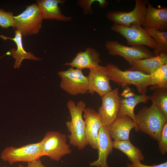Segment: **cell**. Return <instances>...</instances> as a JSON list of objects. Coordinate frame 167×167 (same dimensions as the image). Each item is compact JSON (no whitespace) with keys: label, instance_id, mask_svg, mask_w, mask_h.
<instances>
[{"label":"cell","instance_id":"obj_1","mask_svg":"<svg viewBox=\"0 0 167 167\" xmlns=\"http://www.w3.org/2000/svg\"><path fill=\"white\" fill-rule=\"evenodd\" d=\"M134 121L135 131L144 133L158 141L167 119L158 107L152 104L149 107L145 106L141 109L135 114Z\"/></svg>","mask_w":167,"mask_h":167},{"label":"cell","instance_id":"obj_2","mask_svg":"<svg viewBox=\"0 0 167 167\" xmlns=\"http://www.w3.org/2000/svg\"><path fill=\"white\" fill-rule=\"evenodd\" d=\"M66 106L71 115V121L66 122L67 128L70 134L68 137L70 143L73 146L82 150L88 144L85 133V124L82 114L86 108V104L80 101L76 104L72 100H69Z\"/></svg>","mask_w":167,"mask_h":167},{"label":"cell","instance_id":"obj_3","mask_svg":"<svg viewBox=\"0 0 167 167\" xmlns=\"http://www.w3.org/2000/svg\"><path fill=\"white\" fill-rule=\"evenodd\" d=\"M105 66L109 80L123 88L133 85L142 94H146L147 87L151 85L150 75L144 72L129 70L122 71L117 66L110 63Z\"/></svg>","mask_w":167,"mask_h":167},{"label":"cell","instance_id":"obj_4","mask_svg":"<svg viewBox=\"0 0 167 167\" xmlns=\"http://www.w3.org/2000/svg\"><path fill=\"white\" fill-rule=\"evenodd\" d=\"M40 143L42 156H47L55 161H60L72 152L67 143L66 135L58 131H47Z\"/></svg>","mask_w":167,"mask_h":167},{"label":"cell","instance_id":"obj_5","mask_svg":"<svg viewBox=\"0 0 167 167\" xmlns=\"http://www.w3.org/2000/svg\"><path fill=\"white\" fill-rule=\"evenodd\" d=\"M19 15L14 16V28L26 36L37 34L41 29L42 19L37 4L27 6Z\"/></svg>","mask_w":167,"mask_h":167},{"label":"cell","instance_id":"obj_6","mask_svg":"<svg viewBox=\"0 0 167 167\" xmlns=\"http://www.w3.org/2000/svg\"><path fill=\"white\" fill-rule=\"evenodd\" d=\"M40 142L30 143L21 147L13 146L5 148L1 152L0 158L12 165L18 162H32L42 157Z\"/></svg>","mask_w":167,"mask_h":167},{"label":"cell","instance_id":"obj_7","mask_svg":"<svg viewBox=\"0 0 167 167\" xmlns=\"http://www.w3.org/2000/svg\"><path fill=\"white\" fill-rule=\"evenodd\" d=\"M111 29L124 37L128 45L146 46L153 50L156 47L157 44L156 41L140 24H133L129 27H126L114 24Z\"/></svg>","mask_w":167,"mask_h":167},{"label":"cell","instance_id":"obj_8","mask_svg":"<svg viewBox=\"0 0 167 167\" xmlns=\"http://www.w3.org/2000/svg\"><path fill=\"white\" fill-rule=\"evenodd\" d=\"M58 74L61 79V88L69 94L76 96L88 93V77L84 75L82 70L71 67L59 72Z\"/></svg>","mask_w":167,"mask_h":167},{"label":"cell","instance_id":"obj_9","mask_svg":"<svg viewBox=\"0 0 167 167\" xmlns=\"http://www.w3.org/2000/svg\"><path fill=\"white\" fill-rule=\"evenodd\" d=\"M148 0H135L134 9L129 12L119 10L111 11L106 14L108 19L114 24L129 27L133 24L142 25Z\"/></svg>","mask_w":167,"mask_h":167},{"label":"cell","instance_id":"obj_10","mask_svg":"<svg viewBox=\"0 0 167 167\" xmlns=\"http://www.w3.org/2000/svg\"><path fill=\"white\" fill-rule=\"evenodd\" d=\"M105 46L109 54L121 57L128 63L154 56L152 52L143 45L127 46L117 41H106Z\"/></svg>","mask_w":167,"mask_h":167},{"label":"cell","instance_id":"obj_11","mask_svg":"<svg viewBox=\"0 0 167 167\" xmlns=\"http://www.w3.org/2000/svg\"><path fill=\"white\" fill-rule=\"evenodd\" d=\"M119 90L116 88L101 97L102 103L98 113L103 125L108 127L117 118L121 103Z\"/></svg>","mask_w":167,"mask_h":167},{"label":"cell","instance_id":"obj_12","mask_svg":"<svg viewBox=\"0 0 167 167\" xmlns=\"http://www.w3.org/2000/svg\"><path fill=\"white\" fill-rule=\"evenodd\" d=\"M87 76L88 84V93H97L101 97L112 89L105 66L99 65L91 69Z\"/></svg>","mask_w":167,"mask_h":167},{"label":"cell","instance_id":"obj_13","mask_svg":"<svg viewBox=\"0 0 167 167\" xmlns=\"http://www.w3.org/2000/svg\"><path fill=\"white\" fill-rule=\"evenodd\" d=\"M83 112L87 141L93 149H97L99 131L104 125L99 113L93 109L86 108Z\"/></svg>","mask_w":167,"mask_h":167},{"label":"cell","instance_id":"obj_14","mask_svg":"<svg viewBox=\"0 0 167 167\" xmlns=\"http://www.w3.org/2000/svg\"><path fill=\"white\" fill-rule=\"evenodd\" d=\"M121 103L117 118L127 115L134 121L135 107L140 103H145L150 100L149 96L146 94L137 95L135 94L128 86L120 94Z\"/></svg>","mask_w":167,"mask_h":167},{"label":"cell","instance_id":"obj_15","mask_svg":"<svg viewBox=\"0 0 167 167\" xmlns=\"http://www.w3.org/2000/svg\"><path fill=\"white\" fill-rule=\"evenodd\" d=\"M108 127L103 125L100 128L98 137V159L89 163L90 166L109 167L107 159L113 148Z\"/></svg>","mask_w":167,"mask_h":167},{"label":"cell","instance_id":"obj_16","mask_svg":"<svg viewBox=\"0 0 167 167\" xmlns=\"http://www.w3.org/2000/svg\"><path fill=\"white\" fill-rule=\"evenodd\" d=\"M142 26L144 28H152L160 31H167V7L155 8L148 1Z\"/></svg>","mask_w":167,"mask_h":167},{"label":"cell","instance_id":"obj_17","mask_svg":"<svg viewBox=\"0 0 167 167\" xmlns=\"http://www.w3.org/2000/svg\"><path fill=\"white\" fill-rule=\"evenodd\" d=\"M63 0H36L42 19H54L62 22H69L72 19L70 16H66L62 13L58 4H64Z\"/></svg>","mask_w":167,"mask_h":167},{"label":"cell","instance_id":"obj_18","mask_svg":"<svg viewBox=\"0 0 167 167\" xmlns=\"http://www.w3.org/2000/svg\"><path fill=\"white\" fill-rule=\"evenodd\" d=\"M100 56V54L95 49L88 47L85 51L77 53L71 62H66L63 65L81 70L86 68L90 70L101 62Z\"/></svg>","mask_w":167,"mask_h":167},{"label":"cell","instance_id":"obj_19","mask_svg":"<svg viewBox=\"0 0 167 167\" xmlns=\"http://www.w3.org/2000/svg\"><path fill=\"white\" fill-rule=\"evenodd\" d=\"M135 126L134 120L126 115L117 118L109 126L108 129L111 138L114 140L130 141V132Z\"/></svg>","mask_w":167,"mask_h":167},{"label":"cell","instance_id":"obj_20","mask_svg":"<svg viewBox=\"0 0 167 167\" xmlns=\"http://www.w3.org/2000/svg\"><path fill=\"white\" fill-rule=\"evenodd\" d=\"M129 63L131 66L129 70L141 71L150 75L158 68L167 64V54L163 52L157 56L134 60Z\"/></svg>","mask_w":167,"mask_h":167},{"label":"cell","instance_id":"obj_21","mask_svg":"<svg viewBox=\"0 0 167 167\" xmlns=\"http://www.w3.org/2000/svg\"><path fill=\"white\" fill-rule=\"evenodd\" d=\"M22 36L20 32L15 30L14 38L6 37V39H8L13 40L17 45L16 49L12 48L10 51L11 54L15 60L14 65L15 68H19L21 66L22 62L24 59L36 61L41 60V58L36 56L31 52H27L24 49L22 44Z\"/></svg>","mask_w":167,"mask_h":167},{"label":"cell","instance_id":"obj_22","mask_svg":"<svg viewBox=\"0 0 167 167\" xmlns=\"http://www.w3.org/2000/svg\"><path fill=\"white\" fill-rule=\"evenodd\" d=\"M113 148L125 154L131 163L143 161L144 159L141 151L133 145L130 141H113Z\"/></svg>","mask_w":167,"mask_h":167},{"label":"cell","instance_id":"obj_23","mask_svg":"<svg viewBox=\"0 0 167 167\" xmlns=\"http://www.w3.org/2000/svg\"><path fill=\"white\" fill-rule=\"evenodd\" d=\"M144 29L157 43L156 48L152 52L154 55L157 56L163 52L167 53V31H160L152 28Z\"/></svg>","mask_w":167,"mask_h":167},{"label":"cell","instance_id":"obj_24","mask_svg":"<svg viewBox=\"0 0 167 167\" xmlns=\"http://www.w3.org/2000/svg\"><path fill=\"white\" fill-rule=\"evenodd\" d=\"M149 98L167 119V88H156Z\"/></svg>","mask_w":167,"mask_h":167},{"label":"cell","instance_id":"obj_25","mask_svg":"<svg viewBox=\"0 0 167 167\" xmlns=\"http://www.w3.org/2000/svg\"><path fill=\"white\" fill-rule=\"evenodd\" d=\"M151 89L167 88V64L158 68L150 75Z\"/></svg>","mask_w":167,"mask_h":167},{"label":"cell","instance_id":"obj_26","mask_svg":"<svg viewBox=\"0 0 167 167\" xmlns=\"http://www.w3.org/2000/svg\"><path fill=\"white\" fill-rule=\"evenodd\" d=\"M14 17L12 12H6L0 8V26L4 28L10 27L14 28Z\"/></svg>","mask_w":167,"mask_h":167},{"label":"cell","instance_id":"obj_27","mask_svg":"<svg viewBox=\"0 0 167 167\" xmlns=\"http://www.w3.org/2000/svg\"><path fill=\"white\" fill-rule=\"evenodd\" d=\"M158 142L159 150L161 154L165 155L167 152V122L162 129Z\"/></svg>","mask_w":167,"mask_h":167},{"label":"cell","instance_id":"obj_28","mask_svg":"<svg viewBox=\"0 0 167 167\" xmlns=\"http://www.w3.org/2000/svg\"><path fill=\"white\" fill-rule=\"evenodd\" d=\"M98 0H79L77 1L78 6L82 8L83 14L85 15L92 14L93 12L91 6L95 2H98Z\"/></svg>","mask_w":167,"mask_h":167},{"label":"cell","instance_id":"obj_29","mask_svg":"<svg viewBox=\"0 0 167 167\" xmlns=\"http://www.w3.org/2000/svg\"><path fill=\"white\" fill-rule=\"evenodd\" d=\"M126 167H167V162L158 165L150 166L143 164L141 162H137L134 163H128Z\"/></svg>","mask_w":167,"mask_h":167},{"label":"cell","instance_id":"obj_30","mask_svg":"<svg viewBox=\"0 0 167 167\" xmlns=\"http://www.w3.org/2000/svg\"><path fill=\"white\" fill-rule=\"evenodd\" d=\"M26 167H46L42 163L40 159L35 161L28 163Z\"/></svg>","mask_w":167,"mask_h":167},{"label":"cell","instance_id":"obj_31","mask_svg":"<svg viewBox=\"0 0 167 167\" xmlns=\"http://www.w3.org/2000/svg\"><path fill=\"white\" fill-rule=\"evenodd\" d=\"M98 2L99 7L102 8L106 7L108 4V2L105 0H98Z\"/></svg>","mask_w":167,"mask_h":167},{"label":"cell","instance_id":"obj_32","mask_svg":"<svg viewBox=\"0 0 167 167\" xmlns=\"http://www.w3.org/2000/svg\"><path fill=\"white\" fill-rule=\"evenodd\" d=\"M3 167H8L6 166H4ZM17 167H24L21 165H19Z\"/></svg>","mask_w":167,"mask_h":167}]
</instances>
